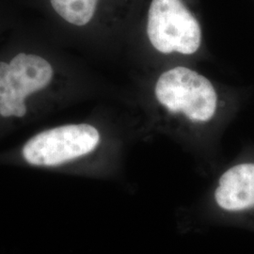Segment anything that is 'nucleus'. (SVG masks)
Listing matches in <instances>:
<instances>
[{
  "label": "nucleus",
  "mask_w": 254,
  "mask_h": 254,
  "mask_svg": "<svg viewBox=\"0 0 254 254\" xmlns=\"http://www.w3.org/2000/svg\"><path fill=\"white\" fill-rule=\"evenodd\" d=\"M180 216L184 231L213 227L231 217L254 211V163L236 164L221 173L204 195Z\"/></svg>",
  "instance_id": "obj_1"
},
{
  "label": "nucleus",
  "mask_w": 254,
  "mask_h": 254,
  "mask_svg": "<svg viewBox=\"0 0 254 254\" xmlns=\"http://www.w3.org/2000/svg\"><path fill=\"white\" fill-rule=\"evenodd\" d=\"M154 94L169 114L195 127L208 125L218 112V94L213 83L189 67L175 66L161 73Z\"/></svg>",
  "instance_id": "obj_2"
},
{
  "label": "nucleus",
  "mask_w": 254,
  "mask_h": 254,
  "mask_svg": "<svg viewBox=\"0 0 254 254\" xmlns=\"http://www.w3.org/2000/svg\"><path fill=\"white\" fill-rule=\"evenodd\" d=\"M146 34L150 45L160 54L192 56L202 45L200 22L183 0H152Z\"/></svg>",
  "instance_id": "obj_3"
},
{
  "label": "nucleus",
  "mask_w": 254,
  "mask_h": 254,
  "mask_svg": "<svg viewBox=\"0 0 254 254\" xmlns=\"http://www.w3.org/2000/svg\"><path fill=\"white\" fill-rule=\"evenodd\" d=\"M100 143L97 128L88 124L68 125L46 130L30 138L24 146L23 155L31 165L52 167L88 156Z\"/></svg>",
  "instance_id": "obj_4"
},
{
  "label": "nucleus",
  "mask_w": 254,
  "mask_h": 254,
  "mask_svg": "<svg viewBox=\"0 0 254 254\" xmlns=\"http://www.w3.org/2000/svg\"><path fill=\"white\" fill-rule=\"evenodd\" d=\"M54 71L46 60L37 55L20 53L9 63L6 77L7 100L0 104L2 117H24L27 113L25 99L42 91L52 81Z\"/></svg>",
  "instance_id": "obj_5"
},
{
  "label": "nucleus",
  "mask_w": 254,
  "mask_h": 254,
  "mask_svg": "<svg viewBox=\"0 0 254 254\" xmlns=\"http://www.w3.org/2000/svg\"><path fill=\"white\" fill-rule=\"evenodd\" d=\"M56 12L69 24L83 27L91 22L98 0H50Z\"/></svg>",
  "instance_id": "obj_6"
},
{
  "label": "nucleus",
  "mask_w": 254,
  "mask_h": 254,
  "mask_svg": "<svg viewBox=\"0 0 254 254\" xmlns=\"http://www.w3.org/2000/svg\"><path fill=\"white\" fill-rule=\"evenodd\" d=\"M9 64L0 62V104L7 99L6 89V76L9 71Z\"/></svg>",
  "instance_id": "obj_7"
}]
</instances>
